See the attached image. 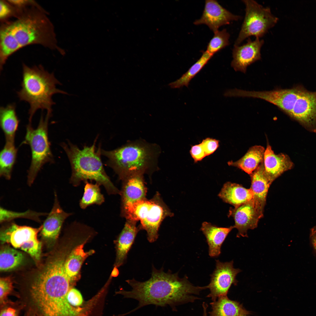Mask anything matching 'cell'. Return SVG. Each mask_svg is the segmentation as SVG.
Masks as SVG:
<instances>
[{
	"instance_id": "cell-34",
	"label": "cell",
	"mask_w": 316,
	"mask_h": 316,
	"mask_svg": "<svg viewBox=\"0 0 316 316\" xmlns=\"http://www.w3.org/2000/svg\"><path fill=\"white\" fill-rule=\"evenodd\" d=\"M0 19L2 21L16 14V9L8 1L0 0Z\"/></svg>"
},
{
	"instance_id": "cell-18",
	"label": "cell",
	"mask_w": 316,
	"mask_h": 316,
	"mask_svg": "<svg viewBox=\"0 0 316 316\" xmlns=\"http://www.w3.org/2000/svg\"><path fill=\"white\" fill-rule=\"evenodd\" d=\"M143 175L140 174L129 175L123 180L120 195L121 207L146 198L147 189Z\"/></svg>"
},
{
	"instance_id": "cell-19",
	"label": "cell",
	"mask_w": 316,
	"mask_h": 316,
	"mask_svg": "<svg viewBox=\"0 0 316 316\" xmlns=\"http://www.w3.org/2000/svg\"><path fill=\"white\" fill-rule=\"evenodd\" d=\"M137 221L126 220L124 227L116 241V257L115 266L122 265L126 259L136 236L140 229L136 226Z\"/></svg>"
},
{
	"instance_id": "cell-41",
	"label": "cell",
	"mask_w": 316,
	"mask_h": 316,
	"mask_svg": "<svg viewBox=\"0 0 316 316\" xmlns=\"http://www.w3.org/2000/svg\"><path fill=\"white\" fill-rule=\"evenodd\" d=\"M246 316V315H241V316Z\"/></svg>"
},
{
	"instance_id": "cell-1",
	"label": "cell",
	"mask_w": 316,
	"mask_h": 316,
	"mask_svg": "<svg viewBox=\"0 0 316 316\" xmlns=\"http://www.w3.org/2000/svg\"><path fill=\"white\" fill-rule=\"evenodd\" d=\"M126 281L132 287L131 290L126 291L121 288L116 293L121 295L124 298L135 299L139 303L135 308L122 316L151 304L161 307L168 305L174 310L176 305L192 303L200 299L195 295H199L202 290L207 289L206 286H194L186 276L180 278L178 273H165L163 269L157 270L154 267L151 277L148 280L140 282L133 279Z\"/></svg>"
},
{
	"instance_id": "cell-5",
	"label": "cell",
	"mask_w": 316,
	"mask_h": 316,
	"mask_svg": "<svg viewBox=\"0 0 316 316\" xmlns=\"http://www.w3.org/2000/svg\"><path fill=\"white\" fill-rule=\"evenodd\" d=\"M97 139L92 146H85L81 149L70 142L61 143L71 167L70 183L76 187L82 181L93 180L103 186L108 194H120V191L114 186L104 170L101 158L100 145L97 149L95 147Z\"/></svg>"
},
{
	"instance_id": "cell-9",
	"label": "cell",
	"mask_w": 316,
	"mask_h": 316,
	"mask_svg": "<svg viewBox=\"0 0 316 316\" xmlns=\"http://www.w3.org/2000/svg\"><path fill=\"white\" fill-rule=\"evenodd\" d=\"M245 14L239 34L234 45H239L251 36L260 38L277 23L279 19L269 7H265L253 0L242 1Z\"/></svg>"
},
{
	"instance_id": "cell-8",
	"label": "cell",
	"mask_w": 316,
	"mask_h": 316,
	"mask_svg": "<svg viewBox=\"0 0 316 316\" xmlns=\"http://www.w3.org/2000/svg\"><path fill=\"white\" fill-rule=\"evenodd\" d=\"M52 114L47 113L45 117L42 114L37 128L31 124L27 126L24 143L30 147L31 159L27 175V183L31 186L39 171L45 164L54 162L48 135V122Z\"/></svg>"
},
{
	"instance_id": "cell-13",
	"label": "cell",
	"mask_w": 316,
	"mask_h": 316,
	"mask_svg": "<svg viewBox=\"0 0 316 316\" xmlns=\"http://www.w3.org/2000/svg\"><path fill=\"white\" fill-rule=\"evenodd\" d=\"M241 18V16L234 14L224 8L217 1L206 0L201 18L193 23L196 25H205L214 33L221 26Z\"/></svg>"
},
{
	"instance_id": "cell-2",
	"label": "cell",
	"mask_w": 316,
	"mask_h": 316,
	"mask_svg": "<svg viewBox=\"0 0 316 316\" xmlns=\"http://www.w3.org/2000/svg\"><path fill=\"white\" fill-rule=\"evenodd\" d=\"M46 14L34 2L19 9L16 19L4 22L1 28L12 35L19 49L29 45L38 44L59 51L54 26Z\"/></svg>"
},
{
	"instance_id": "cell-6",
	"label": "cell",
	"mask_w": 316,
	"mask_h": 316,
	"mask_svg": "<svg viewBox=\"0 0 316 316\" xmlns=\"http://www.w3.org/2000/svg\"><path fill=\"white\" fill-rule=\"evenodd\" d=\"M65 261L61 257L52 260L35 279L30 292L36 304L53 306L73 287L74 284L70 280L65 270Z\"/></svg>"
},
{
	"instance_id": "cell-3",
	"label": "cell",
	"mask_w": 316,
	"mask_h": 316,
	"mask_svg": "<svg viewBox=\"0 0 316 316\" xmlns=\"http://www.w3.org/2000/svg\"><path fill=\"white\" fill-rule=\"evenodd\" d=\"M159 146L142 139L129 141L111 151L102 150V154L108 158L107 166L123 180L133 174H151L159 169L161 153Z\"/></svg>"
},
{
	"instance_id": "cell-31",
	"label": "cell",
	"mask_w": 316,
	"mask_h": 316,
	"mask_svg": "<svg viewBox=\"0 0 316 316\" xmlns=\"http://www.w3.org/2000/svg\"><path fill=\"white\" fill-rule=\"evenodd\" d=\"M48 213L39 212L28 210L25 212H18L13 211L1 207L0 208V223L12 221L19 218L28 219L38 223L41 222L40 217L48 214Z\"/></svg>"
},
{
	"instance_id": "cell-25",
	"label": "cell",
	"mask_w": 316,
	"mask_h": 316,
	"mask_svg": "<svg viewBox=\"0 0 316 316\" xmlns=\"http://www.w3.org/2000/svg\"><path fill=\"white\" fill-rule=\"evenodd\" d=\"M210 305L212 310L209 316H240L250 313L238 302L230 299L227 296L219 297Z\"/></svg>"
},
{
	"instance_id": "cell-26",
	"label": "cell",
	"mask_w": 316,
	"mask_h": 316,
	"mask_svg": "<svg viewBox=\"0 0 316 316\" xmlns=\"http://www.w3.org/2000/svg\"><path fill=\"white\" fill-rule=\"evenodd\" d=\"M84 243L80 245L73 249L64 264L66 273L71 281L74 284L77 279L83 262L94 252L93 250L84 251L83 249Z\"/></svg>"
},
{
	"instance_id": "cell-10",
	"label": "cell",
	"mask_w": 316,
	"mask_h": 316,
	"mask_svg": "<svg viewBox=\"0 0 316 316\" xmlns=\"http://www.w3.org/2000/svg\"><path fill=\"white\" fill-rule=\"evenodd\" d=\"M2 224L4 225L0 233L2 244L9 243L14 248L27 253L35 260L40 259L42 244L38 240L37 235L42 229V225L35 228L20 226L12 221Z\"/></svg>"
},
{
	"instance_id": "cell-17",
	"label": "cell",
	"mask_w": 316,
	"mask_h": 316,
	"mask_svg": "<svg viewBox=\"0 0 316 316\" xmlns=\"http://www.w3.org/2000/svg\"><path fill=\"white\" fill-rule=\"evenodd\" d=\"M264 165L265 172L272 182L284 172L291 169L294 164L289 156L280 153L275 154L269 144L264 153Z\"/></svg>"
},
{
	"instance_id": "cell-29",
	"label": "cell",
	"mask_w": 316,
	"mask_h": 316,
	"mask_svg": "<svg viewBox=\"0 0 316 316\" xmlns=\"http://www.w3.org/2000/svg\"><path fill=\"white\" fill-rule=\"evenodd\" d=\"M20 252L8 246L3 247L0 252V270L6 271L14 269L21 265L24 260Z\"/></svg>"
},
{
	"instance_id": "cell-22",
	"label": "cell",
	"mask_w": 316,
	"mask_h": 316,
	"mask_svg": "<svg viewBox=\"0 0 316 316\" xmlns=\"http://www.w3.org/2000/svg\"><path fill=\"white\" fill-rule=\"evenodd\" d=\"M218 196L224 202L235 207L252 200L254 194L250 188L228 182L224 185Z\"/></svg>"
},
{
	"instance_id": "cell-32",
	"label": "cell",
	"mask_w": 316,
	"mask_h": 316,
	"mask_svg": "<svg viewBox=\"0 0 316 316\" xmlns=\"http://www.w3.org/2000/svg\"><path fill=\"white\" fill-rule=\"evenodd\" d=\"M214 34L208 44L206 50L213 55L229 45L230 36L225 29L218 30Z\"/></svg>"
},
{
	"instance_id": "cell-7",
	"label": "cell",
	"mask_w": 316,
	"mask_h": 316,
	"mask_svg": "<svg viewBox=\"0 0 316 316\" xmlns=\"http://www.w3.org/2000/svg\"><path fill=\"white\" fill-rule=\"evenodd\" d=\"M121 215L126 220L140 221V229L146 231L150 243L157 239L159 229L164 219L173 215L158 193L150 200L145 198L121 207Z\"/></svg>"
},
{
	"instance_id": "cell-39",
	"label": "cell",
	"mask_w": 316,
	"mask_h": 316,
	"mask_svg": "<svg viewBox=\"0 0 316 316\" xmlns=\"http://www.w3.org/2000/svg\"><path fill=\"white\" fill-rule=\"evenodd\" d=\"M202 307L203 310V316H207V309L208 307V305L205 304H203L202 305Z\"/></svg>"
},
{
	"instance_id": "cell-23",
	"label": "cell",
	"mask_w": 316,
	"mask_h": 316,
	"mask_svg": "<svg viewBox=\"0 0 316 316\" xmlns=\"http://www.w3.org/2000/svg\"><path fill=\"white\" fill-rule=\"evenodd\" d=\"M265 149L260 145H256L250 147L241 159L235 162H227L229 166L240 169L251 174L264 161Z\"/></svg>"
},
{
	"instance_id": "cell-27",
	"label": "cell",
	"mask_w": 316,
	"mask_h": 316,
	"mask_svg": "<svg viewBox=\"0 0 316 316\" xmlns=\"http://www.w3.org/2000/svg\"><path fill=\"white\" fill-rule=\"evenodd\" d=\"M17 149L15 142H6L0 154V176L7 180L11 178L15 164Z\"/></svg>"
},
{
	"instance_id": "cell-14",
	"label": "cell",
	"mask_w": 316,
	"mask_h": 316,
	"mask_svg": "<svg viewBox=\"0 0 316 316\" xmlns=\"http://www.w3.org/2000/svg\"><path fill=\"white\" fill-rule=\"evenodd\" d=\"M228 216L233 217L235 221L234 228L238 230L237 237H247V231L257 226L259 220L263 216L253 199L234 208H230Z\"/></svg>"
},
{
	"instance_id": "cell-12",
	"label": "cell",
	"mask_w": 316,
	"mask_h": 316,
	"mask_svg": "<svg viewBox=\"0 0 316 316\" xmlns=\"http://www.w3.org/2000/svg\"><path fill=\"white\" fill-rule=\"evenodd\" d=\"M233 263V260L223 262L216 260L215 269L210 275L209 284L206 286L210 291L207 297L211 298L213 301L219 297L227 296L231 285H236L238 281L236 277L241 270L234 268Z\"/></svg>"
},
{
	"instance_id": "cell-28",
	"label": "cell",
	"mask_w": 316,
	"mask_h": 316,
	"mask_svg": "<svg viewBox=\"0 0 316 316\" xmlns=\"http://www.w3.org/2000/svg\"><path fill=\"white\" fill-rule=\"evenodd\" d=\"M213 55L206 50L202 52L200 58L179 79L171 82L169 85L172 88H180L185 86L188 87L189 83L207 64Z\"/></svg>"
},
{
	"instance_id": "cell-35",
	"label": "cell",
	"mask_w": 316,
	"mask_h": 316,
	"mask_svg": "<svg viewBox=\"0 0 316 316\" xmlns=\"http://www.w3.org/2000/svg\"><path fill=\"white\" fill-rule=\"evenodd\" d=\"M207 156L213 153L219 146V141L216 139L207 138L200 143Z\"/></svg>"
},
{
	"instance_id": "cell-36",
	"label": "cell",
	"mask_w": 316,
	"mask_h": 316,
	"mask_svg": "<svg viewBox=\"0 0 316 316\" xmlns=\"http://www.w3.org/2000/svg\"><path fill=\"white\" fill-rule=\"evenodd\" d=\"M190 153L195 163L201 161L207 156L201 143L192 146Z\"/></svg>"
},
{
	"instance_id": "cell-4",
	"label": "cell",
	"mask_w": 316,
	"mask_h": 316,
	"mask_svg": "<svg viewBox=\"0 0 316 316\" xmlns=\"http://www.w3.org/2000/svg\"><path fill=\"white\" fill-rule=\"evenodd\" d=\"M61 84L53 73H49L42 65L30 67L23 63L21 88L17 93L20 100L30 105L29 123L31 124L33 116L39 109L52 114V107L55 104L52 96L57 93L68 94L56 88Z\"/></svg>"
},
{
	"instance_id": "cell-33",
	"label": "cell",
	"mask_w": 316,
	"mask_h": 316,
	"mask_svg": "<svg viewBox=\"0 0 316 316\" xmlns=\"http://www.w3.org/2000/svg\"><path fill=\"white\" fill-rule=\"evenodd\" d=\"M13 282L9 277L0 279V300L1 303H5L7 297L13 289Z\"/></svg>"
},
{
	"instance_id": "cell-16",
	"label": "cell",
	"mask_w": 316,
	"mask_h": 316,
	"mask_svg": "<svg viewBox=\"0 0 316 316\" xmlns=\"http://www.w3.org/2000/svg\"><path fill=\"white\" fill-rule=\"evenodd\" d=\"M53 207L42 225L41 234L44 238L51 240L56 239L65 220L72 214L66 212L61 207L56 192H54Z\"/></svg>"
},
{
	"instance_id": "cell-11",
	"label": "cell",
	"mask_w": 316,
	"mask_h": 316,
	"mask_svg": "<svg viewBox=\"0 0 316 316\" xmlns=\"http://www.w3.org/2000/svg\"><path fill=\"white\" fill-rule=\"evenodd\" d=\"M293 93L287 114L306 130L316 133V91L301 85L293 87Z\"/></svg>"
},
{
	"instance_id": "cell-37",
	"label": "cell",
	"mask_w": 316,
	"mask_h": 316,
	"mask_svg": "<svg viewBox=\"0 0 316 316\" xmlns=\"http://www.w3.org/2000/svg\"><path fill=\"white\" fill-rule=\"evenodd\" d=\"M310 240L312 247L316 253V226L310 229Z\"/></svg>"
},
{
	"instance_id": "cell-15",
	"label": "cell",
	"mask_w": 316,
	"mask_h": 316,
	"mask_svg": "<svg viewBox=\"0 0 316 316\" xmlns=\"http://www.w3.org/2000/svg\"><path fill=\"white\" fill-rule=\"evenodd\" d=\"M264 43V40L259 38L256 37L253 40L249 38L243 45H234L231 65L235 71L245 73L249 66L260 60L261 49Z\"/></svg>"
},
{
	"instance_id": "cell-24",
	"label": "cell",
	"mask_w": 316,
	"mask_h": 316,
	"mask_svg": "<svg viewBox=\"0 0 316 316\" xmlns=\"http://www.w3.org/2000/svg\"><path fill=\"white\" fill-rule=\"evenodd\" d=\"M19 120L15 103L10 104L0 108V125L4 135L6 142H15Z\"/></svg>"
},
{
	"instance_id": "cell-20",
	"label": "cell",
	"mask_w": 316,
	"mask_h": 316,
	"mask_svg": "<svg viewBox=\"0 0 316 316\" xmlns=\"http://www.w3.org/2000/svg\"><path fill=\"white\" fill-rule=\"evenodd\" d=\"M250 189L253 191V200L258 209L263 213L268 191L272 183L264 170V161L251 174Z\"/></svg>"
},
{
	"instance_id": "cell-30",
	"label": "cell",
	"mask_w": 316,
	"mask_h": 316,
	"mask_svg": "<svg viewBox=\"0 0 316 316\" xmlns=\"http://www.w3.org/2000/svg\"><path fill=\"white\" fill-rule=\"evenodd\" d=\"M84 191L79 205L82 209H85L91 205H100L104 201L103 195L101 192L100 185L97 183L93 184L85 182Z\"/></svg>"
},
{
	"instance_id": "cell-21",
	"label": "cell",
	"mask_w": 316,
	"mask_h": 316,
	"mask_svg": "<svg viewBox=\"0 0 316 316\" xmlns=\"http://www.w3.org/2000/svg\"><path fill=\"white\" fill-rule=\"evenodd\" d=\"M233 228V226L229 227H219L207 222L202 223L201 230L206 238L210 257H217L220 255L223 243Z\"/></svg>"
},
{
	"instance_id": "cell-38",
	"label": "cell",
	"mask_w": 316,
	"mask_h": 316,
	"mask_svg": "<svg viewBox=\"0 0 316 316\" xmlns=\"http://www.w3.org/2000/svg\"><path fill=\"white\" fill-rule=\"evenodd\" d=\"M17 315L16 310L11 307H8L3 309L0 314V316H17Z\"/></svg>"
},
{
	"instance_id": "cell-40",
	"label": "cell",
	"mask_w": 316,
	"mask_h": 316,
	"mask_svg": "<svg viewBox=\"0 0 316 316\" xmlns=\"http://www.w3.org/2000/svg\"><path fill=\"white\" fill-rule=\"evenodd\" d=\"M31 316H39V315H38L34 314V315H32Z\"/></svg>"
}]
</instances>
